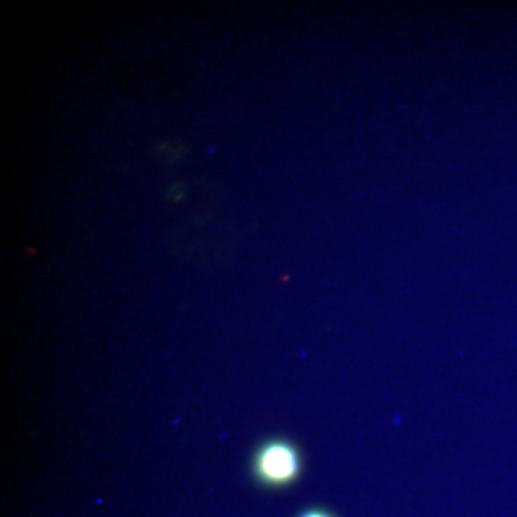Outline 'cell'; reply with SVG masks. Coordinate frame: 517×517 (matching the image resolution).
I'll return each mask as SVG.
<instances>
[{
    "instance_id": "cell-1",
    "label": "cell",
    "mask_w": 517,
    "mask_h": 517,
    "mask_svg": "<svg viewBox=\"0 0 517 517\" xmlns=\"http://www.w3.org/2000/svg\"><path fill=\"white\" fill-rule=\"evenodd\" d=\"M302 469L301 451L296 444L285 439L265 441L253 457L256 480L272 489L291 486L301 477Z\"/></svg>"
},
{
    "instance_id": "cell-2",
    "label": "cell",
    "mask_w": 517,
    "mask_h": 517,
    "mask_svg": "<svg viewBox=\"0 0 517 517\" xmlns=\"http://www.w3.org/2000/svg\"><path fill=\"white\" fill-rule=\"evenodd\" d=\"M296 517H338L334 512L328 509H322V507H311L306 509L304 512L299 513Z\"/></svg>"
}]
</instances>
